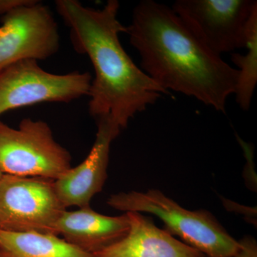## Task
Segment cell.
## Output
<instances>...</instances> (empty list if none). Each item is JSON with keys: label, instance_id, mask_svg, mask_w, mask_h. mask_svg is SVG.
I'll list each match as a JSON object with an SVG mask.
<instances>
[{"label": "cell", "instance_id": "6da1fadb", "mask_svg": "<svg viewBox=\"0 0 257 257\" xmlns=\"http://www.w3.org/2000/svg\"><path fill=\"white\" fill-rule=\"evenodd\" d=\"M125 33L140 55L142 69L164 90L226 112L237 69L205 46L172 8L153 0L140 2Z\"/></svg>", "mask_w": 257, "mask_h": 257}, {"label": "cell", "instance_id": "7a4b0ae2", "mask_svg": "<svg viewBox=\"0 0 257 257\" xmlns=\"http://www.w3.org/2000/svg\"><path fill=\"white\" fill-rule=\"evenodd\" d=\"M57 13L70 30L74 50L86 55L94 70L89 89V112L106 119L120 131L135 115L146 110L164 90L133 62L119 40L126 27L118 19L119 3L109 0L101 9L77 0H57Z\"/></svg>", "mask_w": 257, "mask_h": 257}, {"label": "cell", "instance_id": "3957f363", "mask_svg": "<svg viewBox=\"0 0 257 257\" xmlns=\"http://www.w3.org/2000/svg\"><path fill=\"white\" fill-rule=\"evenodd\" d=\"M107 204L117 210L157 216L167 232L206 257H233L239 247V241L209 211L188 210L157 189L113 194Z\"/></svg>", "mask_w": 257, "mask_h": 257}, {"label": "cell", "instance_id": "277c9868", "mask_svg": "<svg viewBox=\"0 0 257 257\" xmlns=\"http://www.w3.org/2000/svg\"><path fill=\"white\" fill-rule=\"evenodd\" d=\"M72 168V157L56 142L50 125L26 118L18 128L0 121V171L4 175L57 180Z\"/></svg>", "mask_w": 257, "mask_h": 257}, {"label": "cell", "instance_id": "5b68a950", "mask_svg": "<svg viewBox=\"0 0 257 257\" xmlns=\"http://www.w3.org/2000/svg\"><path fill=\"white\" fill-rule=\"evenodd\" d=\"M92 77L78 71L50 73L35 60L17 62L0 71V115L43 102H70L89 95Z\"/></svg>", "mask_w": 257, "mask_h": 257}, {"label": "cell", "instance_id": "8992f818", "mask_svg": "<svg viewBox=\"0 0 257 257\" xmlns=\"http://www.w3.org/2000/svg\"><path fill=\"white\" fill-rule=\"evenodd\" d=\"M65 210L56 192L55 181L3 175L0 230L55 234L56 223Z\"/></svg>", "mask_w": 257, "mask_h": 257}, {"label": "cell", "instance_id": "52a82bcc", "mask_svg": "<svg viewBox=\"0 0 257 257\" xmlns=\"http://www.w3.org/2000/svg\"><path fill=\"white\" fill-rule=\"evenodd\" d=\"M205 46L216 55L246 48L256 0H177L172 7Z\"/></svg>", "mask_w": 257, "mask_h": 257}, {"label": "cell", "instance_id": "ba28073f", "mask_svg": "<svg viewBox=\"0 0 257 257\" xmlns=\"http://www.w3.org/2000/svg\"><path fill=\"white\" fill-rule=\"evenodd\" d=\"M0 71L24 60H45L60 47L53 15L40 1L32 0L2 17Z\"/></svg>", "mask_w": 257, "mask_h": 257}, {"label": "cell", "instance_id": "9c48e42d", "mask_svg": "<svg viewBox=\"0 0 257 257\" xmlns=\"http://www.w3.org/2000/svg\"><path fill=\"white\" fill-rule=\"evenodd\" d=\"M96 122L95 141L87 158L55 181L56 192L66 209L89 207L91 199L105 183L111 144L120 130L106 119Z\"/></svg>", "mask_w": 257, "mask_h": 257}, {"label": "cell", "instance_id": "30bf717a", "mask_svg": "<svg viewBox=\"0 0 257 257\" xmlns=\"http://www.w3.org/2000/svg\"><path fill=\"white\" fill-rule=\"evenodd\" d=\"M130 229L124 237L93 253L94 257H206L160 229L148 216L126 212Z\"/></svg>", "mask_w": 257, "mask_h": 257}, {"label": "cell", "instance_id": "8fae6325", "mask_svg": "<svg viewBox=\"0 0 257 257\" xmlns=\"http://www.w3.org/2000/svg\"><path fill=\"white\" fill-rule=\"evenodd\" d=\"M130 229L127 214L103 215L90 207L65 210L57 221L55 234L86 252L99 251L124 237Z\"/></svg>", "mask_w": 257, "mask_h": 257}, {"label": "cell", "instance_id": "7c38bea8", "mask_svg": "<svg viewBox=\"0 0 257 257\" xmlns=\"http://www.w3.org/2000/svg\"><path fill=\"white\" fill-rule=\"evenodd\" d=\"M0 257H94L59 236L0 230Z\"/></svg>", "mask_w": 257, "mask_h": 257}, {"label": "cell", "instance_id": "4fadbf2b", "mask_svg": "<svg viewBox=\"0 0 257 257\" xmlns=\"http://www.w3.org/2000/svg\"><path fill=\"white\" fill-rule=\"evenodd\" d=\"M245 55L231 54V62L238 67V78L234 95L236 102L243 110L251 106L257 84V11L248 24Z\"/></svg>", "mask_w": 257, "mask_h": 257}, {"label": "cell", "instance_id": "5bb4252c", "mask_svg": "<svg viewBox=\"0 0 257 257\" xmlns=\"http://www.w3.org/2000/svg\"><path fill=\"white\" fill-rule=\"evenodd\" d=\"M239 241V247L233 257H257V243L251 236H245Z\"/></svg>", "mask_w": 257, "mask_h": 257}, {"label": "cell", "instance_id": "9a60e30c", "mask_svg": "<svg viewBox=\"0 0 257 257\" xmlns=\"http://www.w3.org/2000/svg\"><path fill=\"white\" fill-rule=\"evenodd\" d=\"M32 0H0V16L3 17L20 7L28 5Z\"/></svg>", "mask_w": 257, "mask_h": 257}, {"label": "cell", "instance_id": "2e32d148", "mask_svg": "<svg viewBox=\"0 0 257 257\" xmlns=\"http://www.w3.org/2000/svg\"><path fill=\"white\" fill-rule=\"evenodd\" d=\"M3 175H4V174L0 171V181H1L2 178H3Z\"/></svg>", "mask_w": 257, "mask_h": 257}]
</instances>
